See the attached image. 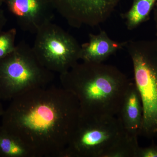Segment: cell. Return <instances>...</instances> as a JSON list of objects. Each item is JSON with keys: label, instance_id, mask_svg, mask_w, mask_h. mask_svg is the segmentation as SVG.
Masks as SVG:
<instances>
[{"label": "cell", "instance_id": "6da1fadb", "mask_svg": "<svg viewBox=\"0 0 157 157\" xmlns=\"http://www.w3.org/2000/svg\"><path fill=\"white\" fill-rule=\"evenodd\" d=\"M11 101L2 115V126L32 157H63L80 115L75 96L62 86L48 85Z\"/></svg>", "mask_w": 157, "mask_h": 157}, {"label": "cell", "instance_id": "7a4b0ae2", "mask_svg": "<svg viewBox=\"0 0 157 157\" xmlns=\"http://www.w3.org/2000/svg\"><path fill=\"white\" fill-rule=\"evenodd\" d=\"M61 86L73 94L87 115L118 114L131 81L115 66L82 61L59 75Z\"/></svg>", "mask_w": 157, "mask_h": 157}, {"label": "cell", "instance_id": "3957f363", "mask_svg": "<svg viewBox=\"0 0 157 157\" xmlns=\"http://www.w3.org/2000/svg\"><path fill=\"white\" fill-rule=\"evenodd\" d=\"M53 78L54 73L41 64L33 47L24 41L0 59V98L3 101L47 86Z\"/></svg>", "mask_w": 157, "mask_h": 157}, {"label": "cell", "instance_id": "277c9868", "mask_svg": "<svg viewBox=\"0 0 157 157\" xmlns=\"http://www.w3.org/2000/svg\"><path fill=\"white\" fill-rule=\"evenodd\" d=\"M124 47L132 59L135 83L142 101L140 135L157 137V40H129Z\"/></svg>", "mask_w": 157, "mask_h": 157}, {"label": "cell", "instance_id": "5b68a950", "mask_svg": "<svg viewBox=\"0 0 157 157\" xmlns=\"http://www.w3.org/2000/svg\"><path fill=\"white\" fill-rule=\"evenodd\" d=\"M127 136L117 116L80 113L63 157H105Z\"/></svg>", "mask_w": 157, "mask_h": 157}, {"label": "cell", "instance_id": "8992f818", "mask_svg": "<svg viewBox=\"0 0 157 157\" xmlns=\"http://www.w3.org/2000/svg\"><path fill=\"white\" fill-rule=\"evenodd\" d=\"M81 46L73 36L51 22L37 32L32 47L43 67L60 75L79 62Z\"/></svg>", "mask_w": 157, "mask_h": 157}, {"label": "cell", "instance_id": "52a82bcc", "mask_svg": "<svg viewBox=\"0 0 157 157\" xmlns=\"http://www.w3.org/2000/svg\"><path fill=\"white\" fill-rule=\"evenodd\" d=\"M55 11L76 28L95 27L112 15L121 0H49Z\"/></svg>", "mask_w": 157, "mask_h": 157}, {"label": "cell", "instance_id": "ba28073f", "mask_svg": "<svg viewBox=\"0 0 157 157\" xmlns=\"http://www.w3.org/2000/svg\"><path fill=\"white\" fill-rule=\"evenodd\" d=\"M9 12L22 31L36 33L52 22L55 11L49 0H3Z\"/></svg>", "mask_w": 157, "mask_h": 157}, {"label": "cell", "instance_id": "9c48e42d", "mask_svg": "<svg viewBox=\"0 0 157 157\" xmlns=\"http://www.w3.org/2000/svg\"><path fill=\"white\" fill-rule=\"evenodd\" d=\"M117 117L126 135L129 137L138 138L141 134L143 124V109L135 82H130Z\"/></svg>", "mask_w": 157, "mask_h": 157}, {"label": "cell", "instance_id": "30bf717a", "mask_svg": "<svg viewBox=\"0 0 157 157\" xmlns=\"http://www.w3.org/2000/svg\"><path fill=\"white\" fill-rule=\"evenodd\" d=\"M89 37L88 42L81 46L80 60L82 61L103 63L125 45V42L112 40L104 30L98 34H90Z\"/></svg>", "mask_w": 157, "mask_h": 157}, {"label": "cell", "instance_id": "8fae6325", "mask_svg": "<svg viewBox=\"0 0 157 157\" xmlns=\"http://www.w3.org/2000/svg\"><path fill=\"white\" fill-rule=\"evenodd\" d=\"M157 2V0H133L130 9L122 14L128 29L133 30L149 19L151 12Z\"/></svg>", "mask_w": 157, "mask_h": 157}, {"label": "cell", "instance_id": "7c38bea8", "mask_svg": "<svg viewBox=\"0 0 157 157\" xmlns=\"http://www.w3.org/2000/svg\"><path fill=\"white\" fill-rule=\"evenodd\" d=\"M0 157H32L20 140L0 126Z\"/></svg>", "mask_w": 157, "mask_h": 157}, {"label": "cell", "instance_id": "4fadbf2b", "mask_svg": "<svg viewBox=\"0 0 157 157\" xmlns=\"http://www.w3.org/2000/svg\"><path fill=\"white\" fill-rule=\"evenodd\" d=\"M16 35L17 30L15 28L3 31L0 33V59L5 57L14 50L16 45Z\"/></svg>", "mask_w": 157, "mask_h": 157}, {"label": "cell", "instance_id": "5bb4252c", "mask_svg": "<svg viewBox=\"0 0 157 157\" xmlns=\"http://www.w3.org/2000/svg\"><path fill=\"white\" fill-rule=\"evenodd\" d=\"M135 157H157V144L137 149Z\"/></svg>", "mask_w": 157, "mask_h": 157}, {"label": "cell", "instance_id": "9a60e30c", "mask_svg": "<svg viewBox=\"0 0 157 157\" xmlns=\"http://www.w3.org/2000/svg\"><path fill=\"white\" fill-rule=\"evenodd\" d=\"M1 7L2 6H0V33L4 31L3 29L5 27L7 21L4 11Z\"/></svg>", "mask_w": 157, "mask_h": 157}, {"label": "cell", "instance_id": "2e32d148", "mask_svg": "<svg viewBox=\"0 0 157 157\" xmlns=\"http://www.w3.org/2000/svg\"><path fill=\"white\" fill-rule=\"evenodd\" d=\"M155 11H154V18L155 22V26H156V34L157 36V2L155 6Z\"/></svg>", "mask_w": 157, "mask_h": 157}, {"label": "cell", "instance_id": "e0dca14e", "mask_svg": "<svg viewBox=\"0 0 157 157\" xmlns=\"http://www.w3.org/2000/svg\"><path fill=\"white\" fill-rule=\"evenodd\" d=\"M2 99L0 98V116H2L4 112V109H3L2 105Z\"/></svg>", "mask_w": 157, "mask_h": 157}, {"label": "cell", "instance_id": "ac0fdd59", "mask_svg": "<svg viewBox=\"0 0 157 157\" xmlns=\"http://www.w3.org/2000/svg\"><path fill=\"white\" fill-rule=\"evenodd\" d=\"M3 4V0H0V6H2Z\"/></svg>", "mask_w": 157, "mask_h": 157}]
</instances>
